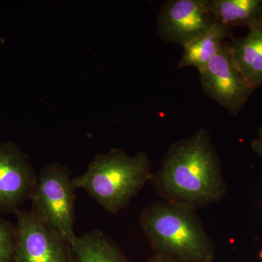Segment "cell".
Returning a JSON list of instances; mask_svg holds the SVG:
<instances>
[{"mask_svg": "<svg viewBox=\"0 0 262 262\" xmlns=\"http://www.w3.org/2000/svg\"><path fill=\"white\" fill-rule=\"evenodd\" d=\"M150 182L168 201L193 208L220 201L227 191L220 156L205 129L170 146Z\"/></svg>", "mask_w": 262, "mask_h": 262, "instance_id": "1", "label": "cell"}, {"mask_svg": "<svg viewBox=\"0 0 262 262\" xmlns=\"http://www.w3.org/2000/svg\"><path fill=\"white\" fill-rule=\"evenodd\" d=\"M139 219L157 255L173 262L213 261V241L192 207L158 202L146 206Z\"/></svg>", "mask_w": 262, "mask_h": 262, "instance_id": "2", "label": "cell"}, {"mask_svg": "<svg viewBox=\"0 0 262 262\" xmlns=\"http://www.w3.org/2000/svg\"><path fill=\"white\" fill-rule=\"evenodd\" d=\"M151 168L146 153L129 155L113 149L96 155L87 170L72 182L76 190L82 189L103 209L117 213L150 181Z\"/></svg>", "mask_w": 262, "mask_h": 262, "instance_id": "3", "label": "cell"}, {"mask_svg": "<svg viewBox=\"0 0 262 262\" xmlns=\"http://www.w3.org/2000/svg\"><path fill=\"white\" fill-rule=\"evenodd\" d=\"M72 179L68 168L58 163L50 164L38 176L30 199L32 214L71 246L77 237Z\"/></svg>", "mask_w": 262, "mask_h": 262, "instance_id": "4", "label": "cell"}, {"mask_svg": "<svg viewBox=\"0 0 262 262\" xmlns=\"http://www.w3.org/2000/svg\"><path fill=\"white\" fill-rule=\"evenodd\" d=\"M199 75L207 96L232 115H238L255 90L234 61L228 41Z\"/></svg>", "mask_w": 262, "mask_h": 262, "instance_id": "5", "label": "cell"}, {"mask_svg": "<svg viewBox=\"0 0 262 262\" xmlns=\"http://www.w3.org/2000/svg\"><path fill=\"white\" fill-rule=\"evenodd\" d=\"M37 179L28 155L12 141H0V215L20 211Z\"/></svg>", "mask_w": 262, "mask_h": 262, "instance_id": "6", "label": "cell"}, {"mask_svg": "<svg viewBox=\"0 0 262 262\" xmlns=\"http://www.w3.org/2000/svg\"><path fill=\"white\" fill-rule=\"evenodd\" d=\"M16 215L17 239L13 262H73L72 246L41 223L30 210Z\"/></svg>", "mask_w": 262, "mask_h": 262, "instance_id": "7", "label": "cell"}, {"mask_svg": "<svg viewBox=\"0 0 262 262\" xmlns=\"http://www.w3.org/2000/svg\"><path fill=\"white\" fill-rule=\"evenodd\" d=\"M215 23L211 0H170L158 16V29L165 42L185 46Z\"/></svg>", "mask_w": 262, "mask_h": 262, "instance_id": "8", "label": "cell"}, {"mask_svg": "<svg viewBox=\"0 0 262 262\" xmlns=\"http://www.w3.org/2000/svg\"><path fill=\"white\" fill-rule=\"evenodd\" d=\"M234 61L254 88L262 87V22L249 29L246 37L228 41Z\"/></svg>", "mask_w": 262, "mask_h": 262, "instance_id": "9", "label": "cell"}, {"mask_svg": "<svg viewBox=\"0 0 262 262\" xmlns=\"http://www.w3.org/2000/svg\"><path fill=\"white\" fill-rule=\"evenodd\" d=\"M232 37L231 28L215 20L206 32L183 46L184 52L178 68L194 67L199 72L220 53L227 39Z\"/></svg>", "mask_w": 262, "mask_h": 262, "instance_id": "10", "label": "cell"}, {"mask_svg": "<svg viewBox=\"0 0 262 262\" xmlns=\"http://www.w3.org/2000/svg\"><path fill=\"white\" fill-rule=\"evenodd\" d=\"M73 262H129L106 234L94 229L77 237L72 245Z\"/></svg>", "mask_w": 262, "mask_h": 262, "instance_id": "11", "label": "cell"}, {"mask_svg": "<svg viewBox=\"0 0 262 262\" xmlns=\"http://www.w3.org/2000/svg\"><path fill=\"white\" fill-rule=\"evenodd\" d=\"M215 21L248 29L262 22V0H211Z\"/></svg>", "mask_w": 262, "mask_h": 262, "instance_id": "12", "label": "cell"}, {"mask_svg": "<svg viewBox=\"0 0 262 262\" xmlns=\"http://www.w3.org/2000/svg\"><path fill=\"white\" fill-rule=\"evenodd\" d=\"M17 226L0 215V262H13Z\"/></svg>", "mask_w": 262, "mask_h": 262, "instance_id": "13", "label": "cell"}, {"mask_svg": "<svg viewBox=\"0 0 262 262\" xmlns=\"http://www.w3.org/2000/svg\"><path fill=\"white\" fill-rule=\"evenodd\" d=\"M251 148L255 153L262 158V138L253 141L251 143Z\"/></svg>", "mask_w": 262, "mask_h": 262, "instance_id": "14", "label": "cell"}, {"mask_svg": "<svg viewBox=\"0 0 262 262\" xmlns=\"http://www.w3.org/2000/svg\"><path fill=\"white\" fill-rule=\"evenodd\" d=\"M146 262H173L167 259V258L159 256V255L155 254V256H151Z\"/></svg>", "mask_w": 262, "mask_h": 262, "instance_id": "15", "label": "cell"}, {"mask_svg": "<svg viewBox=\"0 0 262 262\" xmlns=\"http://www.w3.org/2000/svg\"><path fill=\"white\" fill-rule=\"evenodd\" d=\"M258 133H259L260 138H262V126L258 130Z\"/></svg>", "mask_w": 262, "mask_h": 262, "instance_id": "16", "label": "cell"}, {"mask_svg": "<svg viewBox=\"0 0 262 262\" xmlns=\"http://www.w3.org/2000/svg\"><path fill=\"white\" fill-rule=\"evenodd\" d=\"M260 256H261V261H262V251H261V253H260Z\"/></svg>", "mask_w": 262, "mask_h": 262, "instance_id": "17", "label": "cell"}]
</instances>
